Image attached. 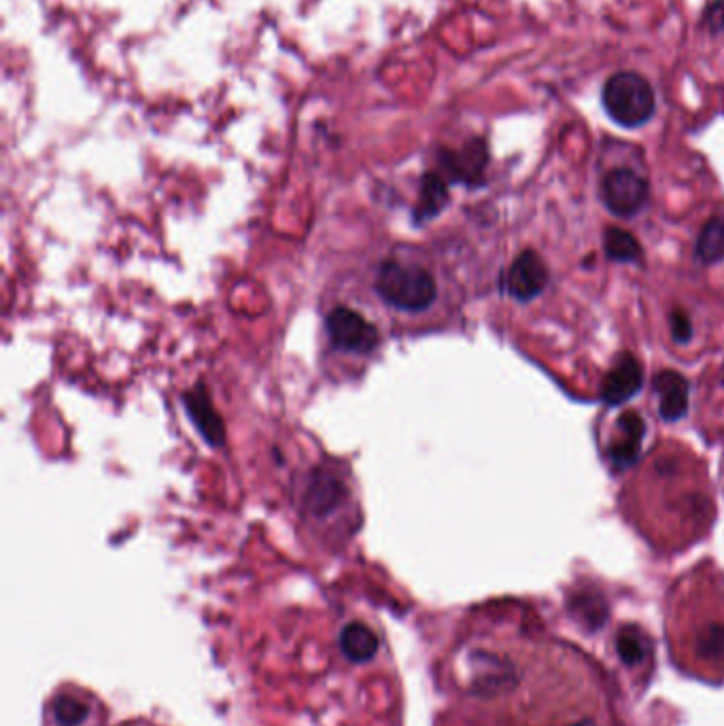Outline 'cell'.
Returning a JSON list of instances; mask_svg holds the SVG:
<instances>
[{"mask_svg": "<svg viewBox=\"0 0 724 726\" xmlns=\"http://www.w3.org/2000/svg\"><path fill=\"white\" fill-rule=\"evenodd\" d=\"M383 302L404 313H421L434 304L437 295L434 274L414 261L387 259L374 281Z\"/></svg>", "mask_w": 724, "mask_h": 726, "instance_id": "1", "label": "cell"}, {"mask_svg": "<svg viewBox=\"0 0 724 726\" xmlns=\"http://www.w3.org/2000/svg\"><path fill=\"white\" fill-rule=\"evenodd\" d=\"M604 107L616 124L638 128L654 113V92L651 83L635 73H616L606 81Z\"/></svg>", "mask_w": 724, "mask_h": 726, "instance_id": "2", "label": "cell"}, {"mask_svg": "<svg viewBox=\"0 0 724 726\" xmlns=\"http://www.w3.org/2000/svg\"><path fill=\"white\" fill-rule=\"evenodd\" d=\"M326 329L331 344L338 351L345 353H360L367 355L372 353L378 342V329L372 326L362 313L349 308V306H338L334 308L326 319Z\"/></svg>", "mask_w": 724, "mask_h": 726, "instance_id": "3", "label": "cell"}, {"mask_svg": "<svg viewBox=\"0 0 724 726\" xmlns=\"http://www.w3.org/2000/svg\"><path fill=\"white\" fill-rule=\"evenodd\" d=\"M602 200L610 213L631 218L649 200V182L631 168H615L602 182Z\"/></svg>", "mask_w": 724, "mask_h": 726, "instance_id": "4", "label": "cell"}, {"mask_svg": "<svg viewBox=\"0 0 724 726\" xmlns=\"http://www.w3.org/2000/svg\"><path fill=\"white\" fill-rule=\"evenodd\" d=\"M546 283H548V268L542 257L536 251H523L507 268L504 291L518 302H527L540 295Z\"/></svg>", "mask_w": 724, "mask_h": 726, "instance_id": "5", "label": "cell"}, {"mask_svg": "<svg viewBox=\"0 0 724 726\" xmlns=\"http://www.w3.org/2000/svg\"><path fill=\"white\" fill-rule=\"evenodd\" d=\"M644 436H646L644 419L633 410L622 412L620 419L616 421L615 436L608 446V459L615 466V470H627L638 461Z\"/></svg>", "mask_w": 724, "mask_h": 726, "instance_id": "6", "label": "cell"}, {"mask_svg": "<svg viewBox=\"0 0 724 726\" xmlns=\"http://www.w3.org/2000/svg\"><path fill=\"white\" fill-rule=\"evenodd\" d=\"M642 380H644L642 363L638 362L631 353L618 355L612 370L604 378V387H602L604 401L610 406H618L622 401L631 400L642 389Z\"/></svg>", "mask_w": 724, "mask_h": 726, "instance_id": "7", "label": "cell"}, {"mask_svg": "<svg viewBox=\"0 0 724 726\" xmlns=\"http://www.w3.org/2000/svg\"><path fill=\"white\" fill-rule=\"evenodd\" d=\"M183 403L202 440L219 448L225 442V428H223V421L219 419L218 410L213 408V401H211L207 387L202 383L196 385L191 391H187L183 396Z\"/></svg>", "mask_w": 724, "mask_h": 726, "instance_id": "8", "label": "cell"}, {"mask_svg": "<svg viewBox=\"0 0 724 726\" xmlns=\"http://www.w3.org/2000/svg\"><path fill=\"white\" fill-rule=\"evenodd\" d=\"M654 391L658 396V412L665 421H678L688 410V380L672 370L656 374Z\"/></svg>", "mask_w": 724, "mask_h": 726, "instance_id": "9", "label": "cell"}, {"mask_svg": "<svg viewBox=\"0 0 724 726\" xmlns=\"http://www.w3.org/2000/svg\"><path fill=\"white\" fill-rule=\"evenodd\" d=\"M378 635L362 622L347 624L340 633V651L353 663H367L378 653Z\"/></svg>", "mask_w": 724, "mask_h": 726, "instance_id": "10", "label": "cell"}, {"mask_svg": "<svg viewBox=\"0 0 724 726\" xmlns=\"http://www.w3.org/2000/svg\"><path fill=\"white\" fill-rule=\"evenodd\" d=\"M345 495L342 482L327 472H317L311 480V487L306 491V508L313 514H327L331 510L338 508Z\"/></svg>", "mask_w": 724, "mask_h": 726, "instance_id": "11", "label": "cell"}, {"mask_svg": "<svg viewBox=\"0 0 724 726\" xmlns=\"http://www.w3.org/2000/svg\"><path fill=\"white\" fill-rule=\"evenodd\" d=\"M572 617L588 631H597L608 620V606L597 590H580L568 604Z\"/></svg>", "mask_w": 724, "mask_h": 726, "instance_id": "12", "label": "cell"}, {"mask_svg": "<svg viewBox=\"0 0 724 726\" xmlns=\"http://www.w3.org/2000/svg\"><path fill=\"white\" fill-rule=\"evenodd\" d=\"M49 716L56 726H81L90 721L92 707L83 694H56Z\"/></svg>", "mask_w": 724, "mask_h": 726, "instance_id": "13", "label": "cell"}, {"mask_svg": "<svg viewBox=\"0 0 724 726\" xmlns=\"http://www.w3.org/2000/svg\"><path fill=\"white\" fill-rule=\"evenodd\" d=\"M487 164V153L484 147L480 143L468 147L462 153H446L444 155V166L457 182L474 183L480 175Z\"/></svg>", "mask_w": 724, "mask_h": 726, "instance_id": "14", "label": "cell"}, {"mask_svg": "<svg viewBox=\"0 0 724 726\" xmlns=\"http://www.w3.org/2000/svg\"><path fill=\"white\" fill-rule=\"evenodd\" d=\"M448 202V191H446V183L442 182V177H437L434 173L425 175L421 182V196H419V204L414 211V219L419 223L434 219Z\"/></svg>", "mask_w": 724, "mask_h": 726, "instance_id": "15", "label": "cell"}, {"mask_svg": "<svg viewBox=\"0 0 724 726\" xmlns=\"http://www.w3.org/2000/svg\"><path fill=\"white\" fill-rule=\"evenodd\" d=\"M697 255L705 264H716L724 259V215L710 219L697 238Z\"/></svg>", "mask_w": 724, "mask_h": 726, "instance_id": "16", "label": "cell"}, {"mask_svg": "<svg viewBox=\"0 0 724 726\" xmlns=\"http://www.w3.org/2000/svg\"><path fill=\"white\" fill-rule=\"evenodd\" d=\"M616 651L620 654L624 665H629V667L640 665L649 654V637L638 627L629 624L618 633Z\"/></svg>", "mask_w": 724, "mask_h": 726, "instance_id": "17", "label": "cell"}, {"mask_svg": "<svg viewBox=\"0 0 724 726\" xmlns=\"http://www.w3.org/2000/svg\"><path fill=\"white\" fill-rule=\"evenodd\" d=\"M606 254L618 261H635L642 257V247L640 243L624 230L620 227H610L604 236Z\"/></svg>", "mask_w": 724, "mask_h": 726, "instance_id": "18", "label": "cell"}, {"mask_svg": "<svg viewBox=\"0 0 724 726\" xmlns=\"http://www.w3.org/2000/svg\"><path fill=\"white\" fill-rule=\"evenodd\" d=\"M697 651L703 658H723L724 624H710L697 637Z\"/></svg>", "mask_w": 724, "mask_h": 726, "instance_id": "19", "label": "cell"}, {"mask_svg": "<svg viewBox=\"0 0 724 726\" xmlns=\"http://www.w3.org/2000/svg\"><path fill=\"white\" fill-rule=\"evenodd\" d=\"M669 324H672V333L678 342H688L690 336H692V326H690V319L682 311H676L672 317H669Z\"/></svg>", "mask_w": 724, "mask_h": 726, "instance_id": "20", "label": "cell"}, {"mask_svg": "<svg viewBox=\"0 0 724 726\" xmlns=\"http://www.w3.org/2000/svg\"><path fill=\"white\" fill-rule=\"evenodd\" d=\"M576 726H595L593 723H580V725Z\"/></svg>", "mask_w": 724, "mask_h": 726, "instance_id": "21", "label": "cell"}]
</instances>
